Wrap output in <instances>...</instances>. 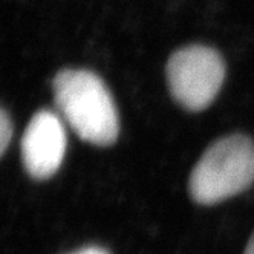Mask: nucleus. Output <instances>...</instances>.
<instances>
[{"mask_svg": "<svg viewBox=\"0 0 254 254\" xmlns=\"http://www.w3.org/2000/svg\"><path fill=\"white\" fill-rule=\"evenodd\" d=\"M60 115L86 142L112 146L120 135L114 98L103 80L87 69H63L52 81Z\"/></svg>", "mask_w": 254, "mask_h": 254, "instance_id": "f257e3e1", "label": "nucleus"}, {"mask_svg": "<svg viewBox=\"0 0 254 254\" xmlns=\"http://www.w3.org/2000/svg\"><path fill=\"white\" fill-rule=\"evenodd\" d=\"M72 254H109L104 248H100V247H86L80 251H75Z\"/></svg>", "mask_w": 254, "mask_h": 254, "instance_id": "423d86ee", "label": "nucleus"}, {"mask_svg": "<svg viewBox=\"0 0 254 254\" xmlns=\"http://www.w3.org/2000/svg\"><path fill=\"white\" fill-rule=\"evenodd\" d=\"M225 64L214 49L191 45L176 51L167 63V83L175 101L187 111L207 109L219 94Z\"/></svg>", "mask_w": 254, "mask_h": 254, "instance_id": "7ed1b4c3", "label": "nucleus"}, {"mask_svg": "<svg viewBox=\"0 0 254 254\" xmlns=\"http://www.w3.org/2000/svg\"><path fill=\"white\" fill-rule=\"evenodd\" d=\"M11 136H12L11 118L5 109H2V112H0V153L2 155H5V152L8 150Z\"/></svg>", "mask_w": 254, "mask_h": 254, "instance_id": "39448f33", "label": "nucleus"}, {"mask_svg": "<svg viewBox=\"0 0 254 254\" xmlns=\"http://www.w3.org/2000/svg\"><path fill=\"white\" fill-rule=\"evenodd\" d=\"M244 254H254V234H253V238L250 239L248 245H247V250Z\"/></svg>", "mask_w": 254, "mask_h": 254, "instance_id": "0eeeda50", "label": "nucleus"}, {"mask_svg": "<svg viewBox=\"0 0 254 254\" xmlns=\"http://www.w3.org/2000/svg\"><path fill=\"white\" fill-rule=\"evenodd\" d=\"M66 144V130L57 114H35L22 139V159L28 175L39 181L56 175L63 162Z\"/></svg>", "mask_w": 254, "mask_h": 254, "instance_id": "20e7f679", "label": "nucleus"}, {"mask_svg": "<svg viewBox=\"0 0 254 254\" xmlns=\"http://www.w3.org/2000/svg\"><path fill=\"white\" fill-rule=\"evenodd\" d=\"M254 183V142L244 135L217 139L194 166L189 190L194 202L213 205Z\"/></svg>", "mask_w": 254, "mask_h": 254, "instance_id": "f03ea898", "label": "nucleus"}]
</instances>
